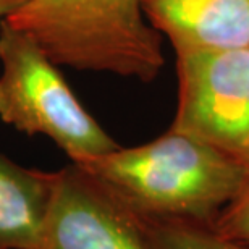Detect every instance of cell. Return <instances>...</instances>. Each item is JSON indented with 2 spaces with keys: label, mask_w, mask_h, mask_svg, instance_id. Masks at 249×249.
Instances as JSON below:
<instances>
[{
  "label": "cell",
  "mask_w": 249,
  "mask_h": 249,
  "mask_svg": "<svg viewBox=\"0 0 249 249\" xmlns=\"http://www.w3.org/2000/svg\"><path fill=\"white\" fill-rule=\"evenodd\" d=\"M76 165L138 215L206 227H215L249 175V163L172 128L141 146H118Z\"/></svg>",
  "instance_id": "cell-1"
},
{
  "label": "cell",
  "mask_w": 249,
  "mask_h": 249,
  "mask_svg": "<svg viewBox=\"0 0 249 249\" xmlns=\"http://www.w3.org/2000/svg\"><path fill=\"white\" fill-rule=\"evenodd\" d=\"M136 217L147 249H249L248 245L220 235L213 227L138 213Z\"/></svg>",
  "instance_id": "cell-8"
},
{
  "label": "cell",
  "mask_w": 249,
  "mask_h": 249,
  "mask_svg": "<svg viewBox=\"0 0 249 249\" xmlns=\"http://www.w3.org/2000/svg\"><path fill=\"white\" fill-rule=\"evenodd\" d=\"M144 13L175 55L249 47V0H144Z\"/></svg>",
  "instance_id": "cell-6"
},
{
  "label": "cell",
  "mask_w": 249,
  "mask_h": 249,
  "mask_svg": "<svg viewBox=\"0 0 249 249\" xmlns=\"http://www.w3.org/2000/svg\"><path fill=\"white\" fill-rule=\"evenodd\" d=\"M213 228L225 238L249 246V175L241 193L223 211Z\"/></svg>",
  "instance_id": "cell-9"
},
{
  "label": "cell",
  "mask_w": 249,
  "mask_h": 249,
  "mask_svg": "<svg viewBox=\"0 0 249 249\" xmlns=\"http://www.w3.org/2000/svg\"><path fill=\"white\" fill-rule=\"evenodd\" d=\"M39 249H147L131 209L86 168L55 172V188Z\"/></svg>",
  "instance_id": "cell-5"
},
{
  "label": "cell",
  "mask_w": 249,
  "mask_h": 249,
  "mask_svg": "<svg viewBox=\"0 0 249 249\" xmlns=\"http://www.w3.org/2000/svg\"><path fill=\"white\" fill-rule=\"evenodd\" d=\"M7 21L58 67L151 83L165 65L144 0H29Z\"/></svg>",
  "instance_id": "cell-2"
},
{
  "label": "cell",
  "mask_w": 249,
  "mask_h": 249,
  "mask_svg": "<svg viewBox=\"0 0 249 249\" xmlns=\"http://www.w3.org/2000/svg\"><path fill=\"white\" fill-rule=\"evenodd\" d=\"M0 120L29 136H47L74 163L118 147L73 94L58 65L7 19L0 21Z\"/></svg>",
  "instance_id": "cell-3"
},
{
  "label": "cell",
  "mask_w": 249,
  "mask_h": 249,
  "mask_svg": "<svg viewBox=\"0 0 249 249\" xmlns=\"http://www.w3.org/2000/svg\"><path fill=\"white\" fill-rule=\"evenodd\" d=\"M55 172L26 168L0 154V249H39Z\"/></svg>",
  "instance_id": "cell-7"
},
{
  "label": "cell",
  "mask_w": 249,
  "mask_h": 249,
  "mask_svg": "<svg viewBox=\"0 0 249 249\" xmlns=\"http://www.w3.org/2000/svg\"><path fill=\"white\" fill-rule=\"evenodd\" d=\"M29 0H0V21L7 19L10 15L18 12L23 5H26Z\"/></svg>",
  "instance_id": "cell-10"
},
{
  "label": "cell",
  "mask_w": 249,
  "mask_h": 249,
  "mask_svg": "<svg viewBox=\"0 0 249 249\" xmlns=\"http://www.w3.org/2000/svg\"><path fill=\"white\" fill-rule=\"evenodd\" d=\"M172 129L249 163V47L177 53Z\"/></svg>",
  "instance_id": "cell-4"
}]
</instances>
